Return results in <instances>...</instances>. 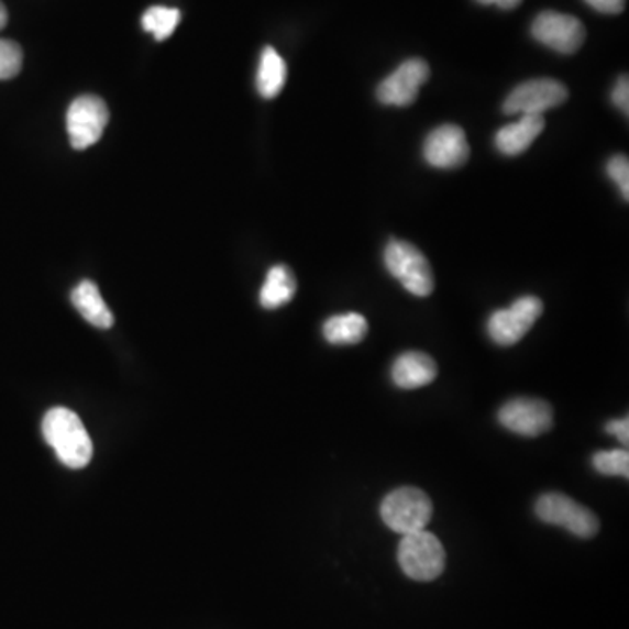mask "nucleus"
<instances>
[{
  "mask_svg": "<svg viewBox=\"0 0 629 629\" xmlns=\"http://www.w3.org/2000/svg\"><path fill=\"white\" fill-rule=\"evenodd\" d=\"M43 435L67 467L82 468L93 456V442L81 418L67 408H53L43 420Z\"/></svg>",
  "mask_w": 629,
  "mask_h": 629,
  "instance_id": "nucleus-1",
  "label": "nucleus"
},
{
  "mask_svg": "<svg viewBox=\"0 0 629 629\" xmlns=\"http://www.w3.org/2000/svg\"><path fill=\"white\" fill-rule=\"evenodd\" d=\"M383 260L391 277L399 280L408 293L427 298L434 290V273L420 249L405 240H390Z\"/></svg>",
  "mask_w": 629,
  "mask_h": 629,
  "instance_id": "nucleus-2",
  "label": "nucleus"
},
{
  "mask_svg": "<svg viewBox=\"0 0 629 629\" xmlns=\"http://www.w3.org/2000/svg\"><path fill=\"white\" fill-rule=\"evenodd\" d=\"M432 512L434 507L429 495L423 489L412 486L394 489L383 498L379 509L383 523L400 536L426 530L432 519Z\"/></svg>",
  "mask_w": 629,
  "mask_h": 629,
  "instance_id": "nucleus-3",
  "label": "nucleus"
},
{
  "mask_svg": "<svg viewBox=\"0 0 629 629\" xmlns=\"http://www.w3.org/2000/svg\"><path fill=\"white\" fill-rule=\"evenodd\" d=\"M397 558L402 572L412 581L420 583L438 578L444 572L446 563V553L441 540L426 530L402 536Z\"/></svg>",
  "mask_w": 629,
  "mask_h": 629,
  "instance_id": "nucleus-4",
  "label": "nucleus"
},
{
  "mask_svg": "<svg viewBox=\"0 0 629 629\" xmlns=\"http://www.w3.org/2000/svg\"><path fill=\"white\" fill-rule=\"evenodd\" d=\"M536 515L540 521L565 528L581 539H592L598 533L599 521L595 512L563 494H545L537 500Z\"/></svg>",
  "mask_w": 629,
  "mask_h": 629,
  "instance_id": "nucleus-5",
  "label": "nucleus"
},
{
  "mask_svg": "<svg viewBox=\"0 0 629 629\" xmlns=\"http://www.w3.org/2000/svg\"><path fill=\"white\" fill-rule=\"evenodd\" d=\"M544 311V305L537 296L516 299L506 310L495 311L488 320V334L500 346H512L527 336Z\"/></svg>",
  "mask_w": 629,
  "mask_h": 629,
  "instance_id": "nucleus-6",
  "label": "nucleus"
},
{
  "mask_svg": "<svg viewBox=\"0 0 629 629\" xmlns=\"http://www.w3.org/2000/svg\"><path fill=\"white\" fill-rule=\"evenodd\" d=\"M109 123V109L102 98L82 95L67 111V133L74 150H88L97 144Z\"/></svg>",
  "mask_w": 629,
  "mask_h": 629,
  "instance_id": "nucleus-7",
  "label": "nucleus"
},
{
  "mask_svg": "<svg viewBox=\"0 0 629 629\" xmlns=\"http://www.w3.org/2000/svg\"><path fill=\"white\" fill-rule=\"evenodd\" d=\"M569 100V90L556 79H532L516 86L504 102V114L542 115Z\"/></svg>",
  "mask_w": 629,
  "mask_h": 629,
  "instance_id": "nucleus-8",
  "label": "nucleus"
},
{
  "mask_svg": "<svg viewBox=\"0 0 629 629\" xmlns=\"http://www.w3.org/2000/svg\"><path fill=\"white\" fill-rule=\"evenodd\" d=\"M532 35L537 43L544 44L562 55H574L586 41V29L572 14L544 11L533 20Z\"/></svg>",
  "mask_w": 629,
  "mask_h": 629,
  "instance_id": "nucleus-9",
  "label": "nucleus"
},
{
  "mask_svg": "<svg viewBox=\"0 0 629 629\" xmlns=\"http://www.w3.org/2000/svg\"><path fill=\"white\" fill-rule=\"evenodd\" d=\"M430 67L421 58H411L379 82L376 97L383 106L409 107L417 102L421 86L429 81Z\"/></svg>",
  "mask_w": 629,
  "mask_h": 629,
  "instance_id": "nucleus-10",
  "label": "nucleus"
},
{
  "mask_svg": "<svg viewBox=\"0 0 629 629\" xmlns=\"http://www.w3.org/2000/svg\"><path fill=\"white\" fill-rule=\"evenodd\" d=\"M500 426L525 438H537L553 429V408L545 400H509L498 411Z\"/></svg>",
  "mask_w": 629,
  "mask_h": 629,
  "instance_id": "nucleus-11",
  "label": "nucleus"
},
{
  "mask_svg": "<svg viewBox=\"0 0 629 629\" xmlns=\"http://www.w3.org/2000/svg\"><path fill=\"white\" fill-rule=\"evenodd\" d=\"M471 156L467 135L456 124H441L429 133L423 145V157L430 166L441 170H455Z\"/></svg>",
  "mask_w": 629,
  "mask_h": 629,
  "instance_id": "nucleus-12",
  "label": "nucleus"
},
{
  "mask_svg": "<svg viewBox=\"0 0 629 629\" xmlns=\"http://www.w3.org/2000/svg\"><path fill=\"white\" fill-rule=\"evenodd\" d=\"M438 378V364L423 352H406L391 366V379L402 390L427 387Z\"/></svg>",
  "mask_w": 629,
  "mask_h": 629,
  "instance_id": "nucleus-13",
  "label": "nucleus"
},
{
  "mask_svg": "<svg viewBox=\"0 0 629 629\" xmlns=\"http://www.w3.org/2000/svg\"><path fill=\"white\" fill-rule=\"evenodd\" d=\"M544 115H523L516 123L500 128L495 135V145L504 156H518L525 153L536 142L537 136L544 132Z\"/></svg>",
  "mask_w": 629,
  "mask_h": 629,
  "instance_id": "nucleus-14",
  "label": "nucleus"
},
{
  "mask_svg": "<svg viewBox=\"0 0 629 629\" xmlns=\"http://www.w3.org/2000/svg\"><path fill=\"white\" fill-rule=\"evenodd\" d=\"M73 305L82 314V319L95 328L109 329L114 323V317L93 282L82 280L77 285L73 290Z\"/></svg>",
  "mask_w": 629,
  "mask_h": 629,
  "instance_id": "nucleus-15",
  "label": "nucleus"
},
{
  "mask_svg": "<svg viewBox=\"0 0 629 629\" xmlns=\"http://www.w3.org/2000/svg\"><path fill=\"white\" fill-rule=\"evenodd\" d=\"M296 289H298V284H296L293 272L284 264L273 266L266 275L263 289H261V305L266 310L284 307L294 298Z\"/></svg>",
  "mask_w": 629,
  "mask_h": 629,
  "instance_id": "nucleus-16",
  "label": "nucleus"
},
{
  "mask_svg": "<svg viewBox=\"0 0 629 629\" xmlns=\"http://www.w3.org/2000/svg\"><path fill=\"white\" fill-rule=\"evenodd\" d=\"M287 81V64L278 55L277 49L266 46L261 53L260 68H257V91L263 98L278 97Z\"/></svg>",
  "mask_w": 629,
  "mask_h": 629,
  "instance_id": "nucleus-17",
  "label": "nucleus"
},
{
  "mask_svg": "<svg viewBox=\"0 0 629 629\" xmlns=\"http://www.w3.org/2000/svg\"><path fill=\"white\" fill-rule=\"evenodd\" d=\"M367 331L369 325L361 313L336 314L323 323V338L331 345H357Z\"/></svg>",
  "mask_w": 629,
  "mask_h": 629,
  "instance_id": "nucleus-18",
  "label": "nucleus"
},
{
  "mask_svg": "<svg viewBox=\"0 0 629 629\" xmlns=\"http://www.w3.org/2000/svg\"><path fill=\"white\" fill-rule=\"evenodd\" d=\"M180 22V11L165 5H154L147 9L142 16L144 31L151 32L156 41H165L174 34Z\"/></svg>",
  "mask_w": 629,
  "mask_h": 629,
  "instance_id": "nucleus-19",
  "label": "nucleus"
},
{
  "mask_svg": "<svg viewBox=\"0 0 629 629\" xmlns=\"http://www.w3.org/2000/svg\"><path fill=\"white\" fill-rule=\"evenodd\" d=\"M593 467L604 476H629L628 450L599 451L593 456Z\"/></svg>",
  "mask_w": 629,
  "mask_h": 629,
  "instance_id": "nucleus-20",
  "label": "nucleus"
},
{
  "mask_svg": "<svg viewBox=\"0 0 629 629\" xmlns=\"http://www.w3.org/2000/svg\"><path fill=\"white\" fill-rule=\"evenodd\" d=\"M23 52L20 44L9 38H0V81H8L20 74Z\"/></svg>",
  "mask_w": 629,
  "mask_h": 629,
  "instance_id": "nucleus-21",
  "label": "nucleus"
},
{
  "mask_svg": "<svg viewBox=\"0 0 629 629\" xmlns=\"http://www.w3.org/2000/svg\"><path fill=\"white\" fill-rule=\"evenodd\" d=\"M607 175L616 183L617 188L621 191L622 198L629 200V162L628 156L616 154L610 157L607 163Z\"/></svg>",
  "mask_w": 629,
  "mask_h": 629,
  "instance_id": "nucleus-22",
  "label": "nucleus"
},
{
  "mask_svg": "<svg viewBox=\"0 0 629 629\" xmlns=\"http://www.w3.org/2000/svg\"><path fill=\"white\" fill-rule=\"evenodd\" d=\"M613 103L622 112L629 114V81L628 76H621L617 79L613 90Z\"/></svg>",
  "mask_w": 629,
  "mask_h": 629,
  "instance_id": "nucleus-23",
  "label": "nucleus"
},
{
  "mask_svg": "<svg viewBox=\"0 0 629 629\" xmlns=\"http://www.w3.org/2000/svg\"><path fill=\"white\" fill-rule=\"evenodd\" d=\"M584 2L604 14H619L626 8V0H584Z\"/></svg>",
  "mask_w": 629,
  "mask_h": 629,
  "instance_id": "nucleus-24",
  "label": "nucleus"
},
{
  "mask_svg": "<svg viewBox=\"0 0 629 629\" xmlns=\"http://www.w3.org/2000/svg\"><path fill=\"white\" fill-rule=\"evenodd\" d=\"M608 434L616 435L619 442L622 444H628L629 441V421L628 418H619V420L608 421L607 427H605Z\"/></svg>",
  "mask_w": 629,
  "mask_h": 629,
  "instance_id": "nucleus-25",
  "label": "nucleus"
},
{
  "mask_svg": "<svg viewBox=\"0 0 629 629\" xmlns=\"http://www.w3.org/2000/svg\"><path fill=\"white\" fill-rule=\"evenodd\" d=\"M479 4L497 5L500 9H515L518 8L523 0H477Z\"/></svg>",
  "mask_w": 629,
  "mask_h": 629,
  "instance_id": "nucleus-26",
  "label": "nucleus"
},
{
  "mask_svg": "<svg viewBox=\"0 0 629 629\" xmlns=\"http://www.w3.org/2000/svg\"><path fill=\"white\" fill-rule=\"evenodd\" d=\"M5 25H8V9L0 2V31H2Z\"/></svg>",
  "mask_w": 629,
  "mask_h": 629,
  "instance_id": "nucleus-27",
  "label": "nucleus"
}]
</instances>
